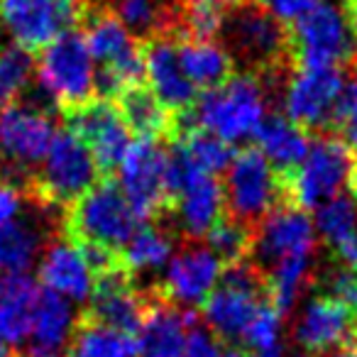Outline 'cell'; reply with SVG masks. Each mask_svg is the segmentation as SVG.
Instances as JSON below:
<instances>
[{
    "instance_id": "obj_1",
    "label": "cell",
    "mask_w": 357,
    "mask_h": 357,
    "mask_svg": "<svg viewBox=\"0 0 357 357\" xmlns=\"http://www.w3.org/2000/svg\"><path fill=\"white\" fill-rule=\"evenodd\" d=\"M194 125L223 142L255 137L267 120V91L252 74L230 76L225 84L206 91L191 108Z\"/></svg>"
},
{
    "instance_id": "obj_2",
    "label": "cell",
    "mask_w": 357,
    "mask_h": 357,
    "mask_svg": "<svg viewBox=\"0 0 357 357\" xmlns=\"http://www.w3.org/2000/svg\"><path fill=\"white\" fill-rule=\"evenodd\" d=\"M289 50L298 66L340 69L357 56V30L350 13L335 0H321L311 13L294 22Z\"/></svg>"
},
{
    "instance_id": "obj_3",
    "label": "cell",
    "mask_w": 357,
    "mask_h": 357,
    "mask_svg": "<svg viewBox=\"0 0 357 357\" xmlns=\"http://www.w3.org/2000/svg\"><path fill=\"white\" fill-rule=\"evenodd\" d=\"M84 37L98 66L96 91L100 93V98L113 100L132 86H139L144 76L142 47L135 42L132 32L113 13L89 17Z\"/></svg>"
},
{
    "instance_id": "obj_4",
    "label": "cell",
    "mask_w": 357,
    "mask_h": 357,
    "mask_svg": "<svg viewBox=\"0 0 357 357\" xmlns=\"http://www.w3.org/2000/svg\"><path fill=\"white\" fill-rule=\"evenodd\" d=\"M142 218L115 181H100L69 211V233L79 245L120 250L137 230Z\"/></svg>"
},
{
    "instance_id": "obj_5",
    "label": "cell",
    "mask_w": 357,
    "mask_h": 357,
    "mask_svg": "<svg viewBox=\"0 0 357 357\" xmlns=\"http://www.w3.org/2000/svg\"><path fill=\"white\" fill-rule=\"evenodd\" d=\"M169 201L178 230L191 240L208 238L228 208L218 178L196 169L176 147L169 152Z\"/></svg>"
},
{
    "instance_id": "obj_6",
    "label": "cell",
    "mask_w": 357,
    "mask_h": 357,
    "mask_svg": "<svg viewBox=\"0 0 357 357\" xmlns=\"http://www.w3.org/2000/svg\"><path fill=\"white\" fill-rule=\"evenodd\" d=\"M96 66L86 45V37L69 30L42 50L40 59V89L64 110H74L89 103L96 93Z\"/></svg>"
},
{
    "instance_id": "obj_7",
    "label": "cell",
    "mask_w": 357,
    "mask_h": 357,
    "mask_svg": "<svg viewBox=\"0 0 357 357\" xmlns=\"http://www.w3.org/2000/svg\"><path fill=\"white\" fill-rule=\"evenodd\" d=\"M355 174V157L342 139L323 135L313 139L303 162L289 174V196L294 206L308 211L340 196Z\"/></svg>"
},
{
    "instance_id": "obj_8",
    "label": "cell",
    "mask_w": 357,
    "mask_h": 357,
    "mask_svg": "<svg viewBox=\"0 0 357 357\" xmlns=\"http://www.w3.org/2000/svg\"><path fill=\"white\" fill-rule=\"evenodd\" d=\"M264 279L248 262L230 264L218 289L204 303V321L220 340H243L245 331L264 306Z\"/></svg>"
},
{
    "instance_id": "obj_9",
    "label": "cell",
    "mask_w": 357,
    "mask_h": 357,
    "mask_svg": "<svg viewBox=\"0 0 357 357\" xmlns=\"http://www.w3.org/2000/svg\"><path fill=\"white\" fill-rule=\"evenodd\" d=\"M98 164L74 130L56 132L37 172V194L50 204H76L98 184Z\"/></svg>"
},
{
    "instance_id": "obj_10",
    "label": "cell",
    "mask_w": 357,
    "mask_h": 357,
    "mask_svg": "<svg viewBox=\"0 0 357 357\" xmlns=\"http://www.w3.org/2000/svg\"><path fill=\"white\" fill-rule=\"evenodd\" d=\"M223 191L233 218L248 225L279 208V199L287 191V184L259 149H245L235 154L233 164L225 172Z\"/></svg>"
},
{
    "instance_id": "obj_11",
    "label": "cell",
    "mask_w": 357,
    "mask_h": 357,
    "mask_svg": "<svg viewBox=\"0 0 357 357\" xmlns=\"http://www.w3.org/2000/svg\"><path fill=\"white\" fill-rule=\"evenodd\" d=\"M84 13L86 0H0V25L30 54L69 32Z\"/></svg>"
},
{
    "instance_id": "obj_12",
    "label": "cell",
    "mask_w": 357,
    "mask_h": 357,
    "mask_svg": "<svg viewBox=\"0 0 357 357\" xmlns=\"http://www.w3.org/2000/svg\"><path fill=\"white\" fill-rule=\"evenodd\" d=\"M115 169L118 186L139 218H154L169 201V149L154 137H139Z\"/></svg>"
},
{
    "instance_id": "obj_13",
    "label": "cell",
    "mask_w": 357,
    "mask_h": 357,
    "mask_svg": "<svg viewBox=\"0 0 357 357\" xmlns=\"http://www.w3.org/2000/svg\"><path fill=\"white\" fill-rule=\"evenodd\" d=\"M345 76L340 69L298 66L284 89V113L303 130H323L340 120L345 100Z\"/></svg>"
},
{
    "instance_id": "obj_14",
    "label": "cell",
    "mask_w": 357,
    "mask_h": 357,
    "mask_svg": "<svg viewBox=\"0 0 357 357\" xmlns=\"http://www.w3.org/2000/svg\"><path fill=\"white\" fill-rule=\"evenodd\" d=\"M54 137L52 115L42 105L13 103L0 110V164L10 176L40 167Z\"/></svg>"
},
{
    "instance_id": "obj_15",
    "label": "cell",
    "mask_w": 357,
    "mask_h": 357,
    "mask_svg": "<svg viewBox=\"0 0 357 357\" xmlns=\"http://www.w3.org/2000/svg\"><path fill=\"white\" fill-rule=\"evenodd\" d=\"M228 47L240 56L257 66H269L279 61L289 50L287 25L272 17L259 3L243 0L223 13V27Z\"/></svg>"
},
{
    "instance_id": "obj_16",
    "label": "cell",
    "mask_w": 357,
    "mask_h": 357,
    "mask_svg": "<svg viewBox=\"0 0 357 357\" xmlns=\"http://www.w3.org/2000/svg\"><path fill=\"white\" fill-rule=\"evenodd\" d=\"M316 223L298 206H279L264 215L252 235V252L262 267L289 257H313L316 252Z\"/></svg>"
},
{
    "instance_id": "obj_17",
    "label": "cell",
    "mask_w": 357,
    "mask_h": 357,
    "mask_svg": "<svg viewBox=\"0 0 357 357\" xmlns=\"http://www.w3.org/2000/svg\"><path fill=\"white\" fill-rule=\"evenodd\" d=\"M69 130H74L91 149L100 172H110L120 164L123 154L132 144L130 128L125 125L118 105L105 98H91L89 103L66 110Z\"/></svg>"
},
{
    "instance_id": "obj_18",
    "label": "cell",
    "mask_w": 357,
    "mask_h": 357,
    "mask_svg": "<svg viewBox=\"0 0 357 357\" xmlns=\"http://www.w3.org/2000/svg\"><path fill=\"white\" fill-rule=\"evenodd\" d=\"M223 279V262L208 245L178 250L164 267V291L178 306H204Z\"/></svg>"
},
{
    "instance_id": "obj_19",
    "label": "cell",
    "mask_w": 357,
    "mask_h": 357,
    "mask_svg": "<svg viewBox=\"0 0 357 357\" xmlns=\"http://www.w3.org/2000/svg\"><path fill=\"white\" fill-rule=\"evenodd\" d=\"M294 340L306 352H333L357 342V316L331 296H313L298 311Z\"/></svg>"
},
{
    "instance_id": "obj_20",
    "label": "cell",
    "mask_w": 357,
    "mask_h": 357,
    "mask_svg": "<svg viewBox=\"0 0 357 357\" xmlns=\"http://www.w3.org/2000/svg\"><path fill=\"white\" fill-rule=\"evenodd\" d=\"M144 54V79L149 91L159 98V103L174 113H184L194 108L196 103V86L181 69L176 52V40L169 35H154L142 47Z\"/></svg>"
},
{
    "instance_id": "obj_21",
    "label": "cell",
    "mask_w": 357,
    "mask_h": 357,
    "mask_svg": "<svg viewBox=\"0 0 357 357\" xmlns=\"http://www.w3.org/2000/svg\"><path fill=\"white\" fill-rule=\"evenodd\" d=\"M40 282L45 284V291L66 298L71 303H84L93 296L96 272L86 262L79 245L69 240L50 245L40 257Z\"/></svg>"
},
{
    "instance_id": "obj_22",
    "label": "cell",
    "mask_w": 357,
    "mask_h": 357,
    "mask_svg": "<svg viewBox=\"0 0 357 357\" xmlns=\"http://www.w3.org/2000/svg\"><path fill=\"white\" fill-rule=\"evenodd\" d=\"M147 311V303L130 284L125 269H110L96 279L93 296H91L89 321L115 328L123 333H137L139 323Z\"/></svg>"
},
{
    "instance_id": "obj_23",
    "label": "cell",
    "mask_w": 357,
    "mask_h": 357,
    "mask_svg": "<svg viewBox=\"0 0 357 357\" xmlns=\"http://www.w3.org/2000/svg\"><path fill=\"white\" fill-rule=\"evenodd\" d=\"M194 328L196 318L191 311H181L174 303L154 301L147 306L137 328V357H184Z\"/></svg>"
},
{
    "instance_id": "obj_24",
    "label": "cell",
    "mask_w": 357,
    "mask_h": 357,
    "mask_svg": "<svg viewBox=\"0 0 357 357\" xmlns=\"http://www.w3.org/2000/svg\"><path fill=\"white\" fill-rule=\"evenodd\" d=\"M40 294L37 284L27 274L0 277V335L13 347L22 345L30 337Z\"/></svg>"
},
{
    "instance_id": "obj_25",
    "label": "cell",
    "mask_w": 357,
    "mask_h": 357,
    "mask_svg": "<svg viewBox=\"0 0 357 357\" xmlns=\"http://www.w3.org/2000/svg\"><path fill=\"white\" fill-rule=\"evenodd\" d=\"M76 313L71 301L52 291H42L30 328V352L42 357H59L74 333Z\"/></svg>"
},
{
    "instance_id": "obj_26",
    "label": "cell",
    "mask_w": 357,
    "mask_h": 357,
    "mask_svg": "<svg viewBox=\"0 0 357 357\" xmlns=\"http://www.w3.org/2000/svg\"><path fill=\"white\" fill-rule=\"evenodd\" d=\"M316 233L345 267L357 269V204L352 196H335L316 211Z\"/></svg>"
},
{
    "instance_id": "obj_27",
    "label": "cell",
    "mask_w": 357,
    "mask_h": 357,
    "mask_svg": "<svg viewBox=\"0 0 357 357\" xmlns=\"http://www.w3.org/2000/svg\"><path fill=\"white\" fill-rule=\"evenodd\" d=\"M257 149L279 174H291L308 154V132L287 115H272L257 130Z\"/></svg>"
},
{
    "instance_id": "obj_28",
    "label": "cell",
    "mask_w": 357,
    "mask_h": 357,
    "mask_svg": "<svg viewBox=\"0 0 357 357\" xmlns=\"http://www.w3.org/2000/svg\"><path fill=\"white\" fill-rule=\"evenodd\" d=\"M176 52L181 69L196 89L211 91L230 79L233 54L220 45H215L213 40L181 37V40H176Z\"/></svg>"
},
{
    "instance_id": "obj_29",
    "label": "cell",
    "mask_w": 357,
    "mask_h": 357,
    "mask_svg": "<svg viewBox=\"0 0 357 357\" xmlns=\"http://www.w3.org/2000/svg\"><path fill=\"white\" fill-rule=\"evenodd\" d=\"M174 257V240L167 230L157 225H142L128 243L120 248L118 264L128 274L157 272Z\"/></svg>"
},
{
    "instance_id": "obj_30",
    "label": "cell",
    "mask_w": 357,
    "mask_h": 357,
    "mask_svg": "<svg viewBox=\"0 0 357 357\" xmlns=\"http://www.w3.org/2000/svg\"><path fill=\"white\" fill-rule=\"evenodd\" d=\"M42 245L45 235L30 220L0 225V274H25L40 257Z\"/></svg>"
},
{
    "instance_id": "obj_31",
    "label": "cell",
    "mask_w": 357,
    "mask_h": 357,
    "mask_svg": "<svg viewBox=\"0 0 357 357\" xmlns=\"http://www.w3.org/2000/svg\"><path fill=\"white\" fill-rule=\"evenodd\" d=\"M118 110L123 115L130 132H137L139 137H154L167 135L172 128L169 110L159 103V98L149 89L132 86L125 93L118 96Z\"/></svg>"
},
{
    "instance_id": "obj_32",
    "label": "cell",
    "mask_w": 357,
    "mask_h": 357,
    "mask_svg": "<svg viewBox=\"0 0 357 357\" xmlns=\"http://www.w3.org/2000/svg\"><path fill=\"white\" fill-rule=\"evenodd\" d=\"M311 264L313 257H289L269 267L264 287L269 301L279 313H289L298 303L311 279Z\"/></svg>"
},
{
    "instance_id": "obj_33",
    "label": "cell",
    "mask_w": 357,
    "mask_h": 357,
    "mask_svg": "<svg viewBox=\"0 0 357 357\" xmlns=\"http://www.w3.org/2000/svg\"><path fill=\"white\" fill-rule=\"evenodd\" d=\"M174 147L184 154L196 169H201L204 174H211V176L228 172V167L235 159L233 144L223 142L220 137H215V135L206 132L201 128L178 132V139Z\"/></svg>"
},
{
    "instance_id": "obj_34",
    "label": "cell",
    "mask_w": 357,
    "mask_h": 357,
    "mask_svg": "<svg viewBox=\"0 0 357 357\" xmlns=\"http://www.w3.org/2000/svg\"><path fill=\"white\" fill-rule=\"evenodd\" d=\"M74 352L81 357H137V345L130 333L86 321L76 333Z\"/></svg>"
},
{
    "instance_id": "obj_35",
    "label": "cell",
    "mask_w": 357,
    "mask_h": 357,
    "mask_svg": "<svg viewBox=\"0 0 357 357\" xmlns=\"http://www.w3.org/2000/svg\"><path fill=\"white\" fill-rule=\"evenodd\" d=\"M35 61L27 50L17 45L0 50V110L17 100V96L30 86Z\"/></svg>"
},
{
    "instance_id": "obj_36",
    "label": "cell",
    "mask_w": 357,
    "mask_h": 357,
    "mask_svg": "<svg viewBox=\"0 0 357 357\" xmlns=\"http://www.w3.org/2000/svg\"><path fill=\"white\" fill-rule=\"evenodd\" d=\"M208 248L223 264H238L252 252V233L243 220H220L208 235Z\"/></svg>"
},
{
    "instance_id": "obj_37",
    "label": "cell",
    "mask_w": 357,
    "mask_h": 357,
    "mask_svg": "<svg viewBox=\"0 0 357 357\" xmlns=\"http://www.w3.org/2000/svg\"><path fill=\"white\" fill-rule=\"evenodd\" d=\"M113 10L130 32H137L147 40L162 35L159 30L164 27V8L159 0H113Z\"/></svg>"
},
{
    "instance_id": "obj_38",
    "label": "cell",
    "mask_w": 357,
    "mask_h": 357,
    "mask_svg": "<svg viewBox=\"0 0 357 357\" xmlns=\"http://www.w3.org/2000/svg\"><path fill=\"white\" fill-rule=\"evenodd\" d=\"M284 313H279L272 303H264L257 311V316L252 318V323L248 326L243 335V342L255 352H267V350H277L279 340H282V321Z\"/></svg>"
},
{
    "instance_id": "obj_39",
    "label": "cell",
    "mask_w": 357,
    "mask_h": 357,
    "mask_svg": "<svg viewBox=\"0 0 357 357\" xmlns=\"http://www.w3.org/2000/svg\"><path fill=\"white\" fill-rule=\"evenodd\" d=\"M181 25H184V37L213 40L215 35H220V27H223V13L218 6L189 3V8L181 15Z\"/></svg>"
},
{
    "instance_id": "obj_40",
    "label": "cell",
    "mask_w": 357,
    "mask_h": 357,
    "mask_svg": "<svg viewBox=\"0 0 357 357\" xmlns=\"http://www.w3.org/2000/svg\"><path fill=\"white\" fill-rule=\"evenodd\" d=\"M326 296L340 301L357 316V269L352 267H335L323 279Z\"/></svg>"
},
{
    "instance_id": "obj_41",
    "label": "cell",
    "mask_w": 357,
    "mask_h": 357,
    "mask_svg": "<svg viewBox=\"0 0 357 357\" xmlns=\"http://www.w3.org/2000/svg\"><path fill=\"white\" fill-rule=\"evenodd\" d=\"M184 357H238V352L225 340H220L213 331L196 326L189 335V342H186Z\"/></svg>"
},
{
    "instance_id": "obj_42",
    "label": "cell",
    "mask_w": 357,
    "mask_h": 357,
    "mask_svg": "<svg viewBox=\"0 0 357 357\" xmlns=\"http://www.w3.org/2000/svg\"><path fill=\"white\" fill-rule=\"evenodd\" d=\"M337 125H340V130H342V142L350 147L352 157L357 159V76L347 84Z\"/></svg>"
},
{
    "instance_id": "obj_43",
    "label": "cell",
    "mask_w": 357,
    "mask_h": 357,
    "mask_svg": "<svg viewBox=\"0 0 357 357\" xmlns=\"http://www.w3.org/2000/svg\"><path fill=\"white\" fill-rule=\"evenodd\" d=\"M321 0H259V6L277 17L282 25H294L301 20L306 13H311Z\"/></svg>"
},
{
    "instance_id": "obj_44",
    "label": "cell",
    "mask_w": 357,
    "mask_h": 357,
    "mask_svg": "<svg viewBox=\"0 0 357 357\" xmlns=\"http://www.w3.org/2000/svg\"><path fill=\"white\" fill-rule=\"evenodd\" d=\"M22 211H25V199H22L20 189L10 178L0 176V225L20 220Z\"/></svg>"
},
{
    "instance_id": "obj_45",
    "label": "cell",
    "mask_w": 357,
    "mask_h": 357,
    "mask_svg": "<svg viewBox=\"0 0 357 357\" xmlns=\"http://www.w3.org/2000/svg\"><path fill=\"white\" fill-rule=\"evenodd\" d=\"M326 357H357V342L337 347V350H333V352H326Z\"/></svg>"
},
{
    "instance_id": "obj_46",
    "label": "cell",
    "mask_w": 357,
    "mask_h": 357,
    "mask_svg": "<svg viewBox=\"0 0 357 357\" xmlns=\"http://www.w3.org/2000/svg\"><path fill=\"white\" fill-rule=\"evenodd\" d=\"M252 357H306V355H298V352H284L282 347H277V350H267V352H255Z\"/></svg>"
},
{
    "instance_id": "obj_47",
    "label": "cell",
    "mask_w": 357,
    "mask_h": 357,
    "mask_svg": "<svg viewBox=\"0 0 357 357\" xmlns=\"http://www.w3.org/2000/svg\"><path fill=\"white\" fill-rule=\"evenodd\" d=\"M189 3H206V6H238L243 0H189Z\"/></svg>"
},
{
    "instance_id": "obj_48",
    "label": "cell",
    "mask_w": 357,
    "mask_h": 357,
    "mask_svg": "<svg viewBox=\"0 0 357 357\" xmlns=\"http://www.w3.org/2000/svg\"><path fill=\"white\" fill-rule=\"evenodd\" d=\"M0 357H13V345L0 335Z\"/></svg>"
},
{
    "instance_id": "obj_49",
    "label": "cell",
    "mask_w": 357,
    "mask_h": 357,
    "mask_svg": "<svg viewBox=\"0 0 357 357\" xmlns=\"http://www.w3.org/2000/svg\"><path fill=\"white\" fill-rule=\"evenodd\" d=\"M350 17H352V25H355V30H357V0H352V6H350Z\"/></svg>"
},
{
    "instance_id": "obj_50",
    "label": "cell",
    "mask_w": 357,
    "mask_h": 357,
    "mask_svg": "<svg viewBox=\"0 0 357 357\" xmlns=\"http://www.w3.org/2000/svg\"><path fill=\"white\" fill-rule=\"evenodd\" d=\"M350 186H352V199H355V204H357V169H355V174H352V178H350Z\"/></svg>"
},
{
    "instance_id": "obj_51",
    "label": "cell",
    "mask_w": 357,
    "mask_h": 357,
    "mask_svg": "<svg viewBox=\"0 0 357 357\" xmlns=\"http://www.w3.org/2000/svg\"><path fill=\"white\" fill-rule=\"evenodd\" d=\"M27 357H42V355H32V352H27Z\"/></svg>"
},
{
    "instance_id": "obj_52",
    "label": "cell",
    "mask_w": 357,
    "mask_h": 357,
    "mask_svg": "<svg viewBox=\"0 0 357 357\" xmlns=\"http://www.w3.org/2000/svg\"><path fill=\"white\" fill-rule=\"evenodd\" d=\"M69 357H81V355H76V352H74V355H69Z\"/></svg>"
}]
</instances>
